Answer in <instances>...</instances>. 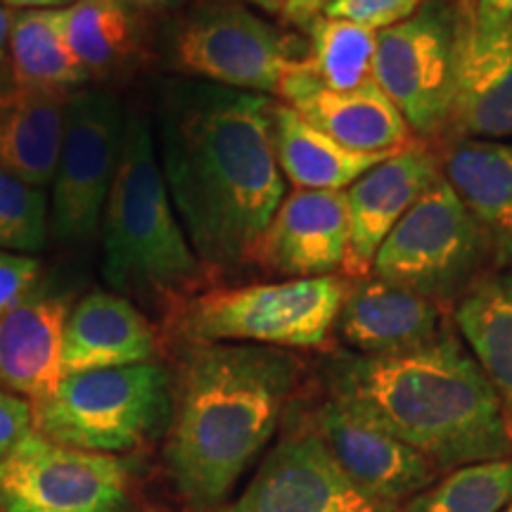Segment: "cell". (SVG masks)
I'll return each instance as SVG.
<instances>
[{"instance_id":"6da1fadb","label":"cell","mask_w":512,"mask_h":512,"mask_svg":"<svg viewBox=\"0 0 512 512\" xmlns=\"http://www.w3.org/2000/svg\"><path fill=\"white\" fill-rule=\"evenodd\" d=\"M271 102L197 79L166 81L155 145L178 221L207 275L254 266V252L285 200L271 143Z\"/></svg>"},{"instance_id":"7a4b0ae2","label":"cell","mask_w":512,"mask_h":512,"mask_svg":"<svg viewBox=\"0 0 512 512\" xmlns=\"http://www.w3.org/2000/svg\"><path fill=\"white\" fill-rule=\"evenodd\" d=\"M290 349L185 344L174 375L164 467L190 512L221 510L278 432L302 380Z\"/></svg>"},{"instance_id":"3957f363","label":"cell","mask_w":512,"mask_h":512,"mask_svg":"<svg viewBox=\"0 0 512 512\" xmlns=\"http://www.w3.org/2000/svg\"><path fill=\"white\" fill-rule=\"evenodd\" d=\"M328 396L439 467L512 456L503 401L451 330L392 356L339 354L325 368Z\"/></svg>"},{"instance_id":"277c9868","label":"cell","mask_w":512,"mask_h":512,"mask_svg":"<svg viewBox=\"0 0 512 512\" xmlns=\"http://www.w3.org/2000/svg\"><path fill=\"white\" fill-rule=\"evenodd\" d=\"M100 245L102 278L110 290L147 309L171 313L209 280L171 204L155 133L140 112H126Z\"/></svg>"},{"instance_id":"5b68a950","label":"cell","mask_w":512,"mask_h":512,"mask_svg":"<svg viewBox=\"0 0 512 512\" xmlns=\"http://www.w3.org/2000/svg\"><path fill=\"white\" fill-rule=\"evenodd\" d=\"M347 278H290L235 287H211L169 313L185 344H259L318 349L335 332Z\"/></svg>"},{"instance_id":"8992f818","label":"cell","mask_w":512,"mask_h":512,"mask_svg":"<svg viewBox=\"0 0 512 512\" xmlns=\"http://www.w3.org/2000/svg\"><path fill=\"white\" fill-rule=\"evenodd\" d=\"M174 413V373L159 361L62 377L34 406L36 432L95 453H131L166 434Z\"/></svg>"},{"instance_id":"52a82bcc","label":"cell","mask_w":512,"mask_h":512,"mask_svg":"<svg viewBox=\"0 0 512 512\" xmlns=\"http://www.w3.org/2000/svg\"><path fill=\"white\" fill-rule=\"evenodd\" d=\"M491 271L496 252L489 233L441 178L387 235L370 273L439 306H456Z\"/></svg>"},{"instance_id":"ba28073f","label":"cell","mask_w":512,"mask_h":512,"mask_svg":"<svg viewBox=\"0 0 512 512\" xmlns=\"http://www.w3.org/2000/svg\"><path fill=\"white\" fill-rule=\"evenodd\" d=\"M169 57L188 79L273 98L304 55L245 3L211 0L178 24Z\"/></svg>"},{"instance_id":"9c48e42d","label":"cell","mask_w":512,"mask_h":512,"mask_svg":"<svg viewBox=\"0 0 512 512\" xmlns=\"http://www.w3.org/2000/svg\"><path fill=\"white\" fill-rule=\"evenodd\" d=\"M126 112L110 91L69 95L50 195V240L83 249L100 235L102 211L117 174Z\"/></svg>"},{"instance_id":"30bf717a","label":"cell","mask_w":512,"mask_h":512,"mask_svg":"<svg viewBox=\"0 0 512 512\" xmlns=\"http://www.w3.org/2000/svg\"><path fill=\"white\" fill-rule=\"evenodd\" d=\"M456 5L427 3L394 27L377 31L373 79L420 143H444L456 91Z\"/></svg>"},{"instance_id":"8fae6325","label":"cell","mask_w":512,"mask_h":512,"mask_svg":"<svg viewBox=\"0 0 512 512\" xmlns=\"http://www.w3.org/2000/svg\"><path fill=\"white\" fill-rule=\"evenodd\" d=\"M128 465L31 432L0 463V512H131Z\"/></svg>"},{"instance_id":"7c38bea8","label":"cell","mask_w":512,"mask_h":512,"mask_svg":"<svg viewBox=\"0 0 512 512\" xmlns=\"http://www.w3.org/2000/svg\"><path fill=\"white\" fill-rule=\"evenodd\" d=\"M221 512H399V505L361 489L306 422L266 453L247 489Z\"/></svg>"},{"instance_id":"4fadbf2b","label":"cell","mask_w":512,"mask_h":512,"mask_svg":"<svg viewBox=\"0 0 512 512\" xmlns=\"http://www.w3.org/2000/svg\"><path fill=\"white\" fill-rule=\"evenodd\" d=\"M456 91L441 145L456 140H512V17L460 0Z\"/></svg>"},{"instance_id":"5bb4252c","label":"cell","mask_w":512,"mask_h":512,"mask_svg":"<svg viewBox=\"0 0 512 512\" xmlns=\"http://www.w3.org/2000/svg\"><path fill=\"white\" fill-rule=\"evenodd\" d=\"M309 425L354 482L380 501H411L439 477V467L394 434L328 396Z\"/></svg>"},{"instance_id":"9a60e30c","label":"cell","mask_w":512,"mask_h":512,"mask_svg":"<svg viewBox=\"0 0 512 512\" xmlns=\"http://www.w3.org/2000/svg\"><path fill=\"white\" fill-rule=\"evenodd\" d=\"M347 247V195L294 188L261 235L254 266L280 275V280L339 275Z\"/></svg>"},{"instance_id":"2e32d148","label":"cell","mask_w":512,"mask_h":512,"mask_svg":"<svg viewBox=\"0 0 512 512\" xmlns=\"http://www.w3.org/2000/svg\"><path fill=\"white\" fill-rule=\"evenodd\" d=\"M441 178L444 174H441L439 157L425 143H420L384 159L344 190L349 247L339 275L347 280L370 275L377 249L387 240V235Z\"/></svg>"},{"instance_id":"e0dca14e","label":"cell","mask_w":512,"mask_h":512,"mask_svg":"<svg viewBox=\"0 0 512 512\" xmlns=\"http://www.w3.org/2000/svg\"><path fill=\"white\" fill-rule=\"evenodd\" d=\"M72 311L69 292L38 278L0 318V387L29 399L48 401L60 387L64 325Z\"/></svg>"},{"instance_id":"ac0fdd59","label":"cell","mask_w":512,"mask_h":512,"mask_svg":"<svg viewBox=\"0 0 512 512\" xmlns=\"http://www.w3.org/2000/svg\"><path fill=\"white\" fill-rule=\"evenodd\" d=\"M278 98L349 150L399 155L420 145L418 136L375 79L354 91H330L304 74L297 62Z\"/></svg>"},{"instance_id":"d6986e66","label":"cell","mask_w":512,"mask_h":512,"mask_svg":"<svg viewBox=\"0 0 512 512\" xmlns=\"http://www.w3.org/2000/svg\"><path fill=\"white\" fill-rule=\"evenodd\" d=\"M335 332L358 356L403 354L444 335V306L370 273L347 283Z\"/></svg>"},{"instance_id":"ffe728a7","label":"cell","mask_w":512,"mask_h":512,"mask_svg":"<svg viewBox=\"0 0 512 512\" xmlns=\"http://www.w3.org/2000/svg\"><path fill=\"white\" fill-rule=\"evenodd\" d=\"M159 361V335L138 304L112 290H93L64 325V377Z\"/></svg>"},{"instance_id":"44dd1931","label":"cell","mask_w":512,"mask_h":512,"mask_svg":"<svg viewBox=\"0 0 512 512\" xmlns=\"http://www.w3.org/2000/svg\"><path fill=\"white\" fill-rule=\"evenodd\" d=\"M441 174L489 233L496 268L512 266V140H456Z\"/></svg>"},{"instance_id":"7402d4cb","label":"cell","mask_w":512,"mask_h":512,"mask_svg":"<svg viewBox=\"0 0 512 512\" xmlns=\"http://www.w3.org/2000/svg\"><path fill=\"white\" fill-rule=\"evenodd\" d=\"M271 143L280 174L294 188L344 192L394 155L356 152L318 131L283 100L271 102Z\"/></svg>"},{"instance_id":"603a6c76","label":"cell","mask_w":512,"mask_h":512,"mask_svg":"<svg viewBox=\"0 0 512 512\" xmlns=\"http://www.w3.org/2000/svg\"><path fill=\"white\" fill-rule=\"evenodd\" d=\"M72 93L0 91V166L36 188L53 185Z\"/></svg>"},{"instance_id":"cb8c5ba5","label":"cell","mask_w":512,"mask_h":512,"mask_svg":"<svg viewBox=\"0 0 512 512\" xmlns=\"http://www.w3.org/2000/svg\"><path fill=\"white\" fill-rule=\"evenodd\" d=\"M472 356L501 396L512 427V266L496 268L453 306Z\"/></svg>"},{"instance_id":"d4e9b609","label":"cell","mask_w":512,"mask_h":512,"mask_svg":"<svg viewBox=\"0 0 512 512\" xmlns=\"http://www.w3.org/2000/svg\"><path fill=\"white\" fill-rule=\"evenodd\" d=\"M12 86L43 93H76L88 74L69 48L60 10H22L12 15L8 36Z\"/></svg>"},{"instance_id":"484cf974","label":"cell","mask_w":512,"mask_h":512,"mask_svg":"<svg viewBox=\"0 0 512 512\" xmlns=\"http://www.w3.org/2000/svg\"><path fill=\"white\" fill-rule=\"evenodd\" d=\"M60 15L69 48L88 79H110L136 55V12L121 0H76Z\"/></svg>"},{"instance_id":"4316f807","label":"cell","mask_w":512,"mask_h":512,"mask_svg":"<svg viewBox=\"0 0 512 512\" xmlns=\"http://www.w3.org/2000/svg\"><path fill=\"white\" fill-rule=\"evenodd\" d=\"M309 46L299 69L330 91H354L373 79L377 31L316 15L306 22Z\"/></svg>"},{"instance_id":"83f0119b","label":"cell","mask_w":512,"mask_h":512,"mask_svg":"<svg viewBox=\"0 0 512 512\" xmlns=\"http://www.w3.org/2000/svg\"><path fill=\"white\" fill-rule=\"evenodd\" d=\"M512 501V456L451 470L401 512H503Z\"/></svg>"},{"instance_id":"f1b7e54d","label":"cell","mask_w":512,"mask_h":512,"mask_svg":"<svg viewBox=\"0 0 512 512\" xmlns=\"http://www.w3.org/2000/svg\"><path fill=\"white\" fill-rule=\"evenodd\" d=\"M50 240V200L0 166V249L19 254L43 252Z\"/></svg>"},{"instance_id":"f546056e","label":"cell","mask_w":512,"mask_h":512,"mask_svg":"<svg viewBox=\"0 0 512 512\" xmlns=\"http://www.w3.org/2000/svg\"><path fill=\"white\" fill-rule=\"evenodd\" d=\"M420 3L422 0H320L318 15L382 31L415 15Z\"/></svg>"},{"instance_id":"4dcf8cb0","label":"cell","mask_w":512,"mask_h":512,"mask_svg":"<svg viewBox=\"0 0 512 512\" xmlns=\"http://www.w3.org/2000/svg\"><path fill=\"white\" fill-rule=\"evenodd\" d=\"M41 273L43 266L36 254L0 249V318L38 283Z\"/></svg>"},{"instance_id":"1f68e13d","label":"cell","mask_w":512,"mask_h":512,"mask_svg":"<svg viewBox=\"0 0 512 512\" xmlns=\"http://www.w3.org/2000/svg\"><path fill=\"white\" fill-rule=\"evenodd\" d=\"M34 432V403L0 387V463Z\"/></svg>"},{"instance_id":"d6a6232c","label":"cell","mask_w":512,"mask_h":512,"mask_svg":"<svg viewBox=\"0 0 512 512\" xmlns=\"http://www.w3.org/2000/svg\"><path fill=\"white\" fill-rule=\"evenodd\" d=\"M238 3L252 5V8L264 10L268 15H278L287 22L306 24L318 15L320 0H238Z\"/></svg>"},{"instance_id":"836d02e7","label":"cell","mask_w":512,"mask_h":512,"mask_svg":"<svg viewBox=\"0 0 512 512\" xmlns=\"http://www.w3.org/2000/svg\"><path fill=\"white\" fill-rule=\"evenodd\" d=\"M121 3L128 5L136 15H155V12H171L181 8L185 0H121Z\"/></svg>"},{"instance_id":"e575fe53","label":"cell","mask_w":512,"mask_h":512,"mask_svg":"<svg viewBox=\"0 0 512 512\" xmlns=\"http://www.w3.org/2000/svg\"><path fill=\"white\" fill-rule=\"evenodd\" d=\"M76 0H0L3 8H12V10H62L74 5Z\"/></svg>"},{"instance_id":"d590c367","label":"cell","mask_w":512,"mask_h":512,"mask_svg":"<svg viewBox=\"0 0 512 512\" xmlns=\"http://www.w3.org/2000/svg\"><path fill=\"white\" fill-rule=\"evenodd\" d=\"M10 22L12 15L8 8L0 5V64L8 60V36H10Z\"/></svg>"},{"instance_id":"8d00e7d4","label":"cell","mask_w":512,"mask_h":512,"mask_svg":"<svg viewBox=\"0 0 512 512\" xmlns=\"http://www.w3.org/2000/svg\"><path fill=\"white\" fill-rule=\"evenodd\" d=\"M479 10L491 12V15L512 17V0H477Z\"/></svg>"},{"instance_id":"74e56055","label":"cell","mask_w":512,"mask_h":512,"mask_svg":"<svg viewBox=\"0 0 512 512\" xmlns=\"http://www.w3.org/2000/svg\"><path fill=\"white\" fill-rule=\"evenodd\" d=\"M503 512H512V501H510L508 505H505V508H503Z\"/></svg>"}]
</instances>
